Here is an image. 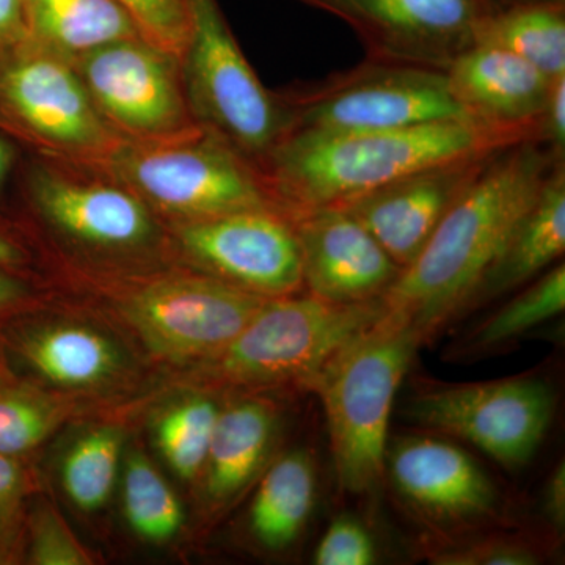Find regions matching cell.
<instances>
[{"instance_id": "cell-1", "label": "cell", "mask_w": 565, "mask_h": 565, "mask_svg": "<svg viewBox=\"0 0 565 565\" xmlns=\"http://www.w3.org/2000/svg\"><path fill=\"white\" fill-rule=\"evenodd\" d=\"M561 162L565 159L534 140L494 152L382 297L385 318L408 327L426 344L470 310L482 278Z\"/></svg>"}, {"instance_id": "cell-2", "label": "cell", "mask_w": 565, "mask_h": 565, "mask_svg": "<svg viewBox=\"0 0 565 565\" xmlns=\"http://www.w3.org/2000/svg\"><path fill=\"white\" fill-rule=\"evenodd\" d=\"M520 141L526 140L473 120L382 131L288 134L270 152L262 173L274 202L289 214L341 206L407 174Z\"/></svg>"}, {"instance_id": "cell-3", "label": "cell", "mask_w": 565, "mask_h": 565, "mask_svg": "<svg viewBox=\"0 0 565 565\" xmlns=\"http://www.w3.org/2000/svg\"><path fill=\"white\" fill-rule=\"evenodd\" d=\"M13 182L36 226L74 263L151 275L172 255L166 223L103 166L24 152Z\"/></svg>"}, {"instance_id": "cell-4", "label": "cell", "mask_w": 565, "mask_h": 565, "mask_svg": "<svg viewBox=\"0 0 565 565\" xmlns=\"http://www.w3.org/2000/svg\"><path fill=\"white\" fill-rule=\"evenodd\" d=\"M422 341L384 315L323 366L311 392L327 415L338 484L367 493L385 471L394 397Z\"/></svg>"}, {"instance_id": "cell-5", "label": "cell", "mask_w": 565, "mask_h": 565, "mask_svg": "<svg viewBox=\"0 0 565 565\" xmlns=\"http://www.w3.org/2000/svg\"><path fill=\"white\" fill-rule=\"evenodd\" d=\"M103 167L163 223L280 207L263 173L221 137L200 126L170 139L121 140Z\"/></svg>"}, {"instance_id": "cell-6", "label": "cell", "mask_w": 565, "mask_h": 565, "mask_svg": "<svg viewBox=\"0 0 565 565\" xmlns=\"http://www.w3.org/2000/svg\"><path fill=\"white\" fill-rule=\"evenodd\" d=\"M382 315V299L338 305L307 292L266 299L243 332L204 363L218 384L311 392L323 366Z\"/></svg>"}, {"instance_id": "cell-7", "label": "cell", "mask_w": 565, "mask_h": 565, "mask_svg": "<svg viewBox=\"0 0 565 565\" xmlns=\"http://www.w3.org/2000/svg\"><path fill=\"white\" fill-rule=\"evenodd\" d=\"M189 39L182 82L193 121L262 172L288 128L280 92L264 87L234 39L217 0H185Z\"/></svg>"}, {"instance_id": "cell-8", "label": "cell", "mask_w": 565, "mask_h": 565, "mask_svg": "<svg viewBox=\"0 0 565 565\" xmlns=\"http://www.w3.org/2000/svg\"><path fill=\"white\" fill-rule=\"evenodd\" d=\"M288 134H348L470 120L446 71L367 57L360 65L280 92ZM282 136V137H285Z\"/></svg>"}, {"instance_id": "cell-9", "label": "cell", "mask_w": 565, "mask_h": 565, "mask_svg": "<svg viewBox=\"0 0 565 565\" xmlns=\"http://www.w3.org/2000/svg\"><path fill=\"white\" fill-rule=\"evenodd\" d=\"M0 128L29 154L90 166H103L121 141L73 63L31 40L0 52Z\"/></svg>"}, {"instance_id": "cell-10", "label": "cell", "mask_w": 565, "mask_h": 565, "mask_svg": "<svg viewBox=\"0 0 565 565\" xmlns=\"http://www.w3.org/2000/svg\"><path fill=\"white\" fill-rule=\"evenodd\" d=\"M266 299L207 275L156 273L121 299V313L154 355L207 362L243 332Z\"/></svg>"}, {"instance_id": "cell-11", "label": "cell", "mask_w": 565, "mask_h": 565, "mask_svg": "<svg viewBox=\"0 0 565 565\" xmlns=\"http://www.w3.org/2000/svg\"><path fill=\"white\" fill-rule=\"evenodd\" d=\"M166 225L172 255L192 273L262 299L303 292L299 237L281 207Z\"/></svg>"}, {"instance_id": "cell-12", "label": "cell", "mask_w": 565, "mask_h": 565, "mask_svg": "<svg viewBox=\"0 0 565 565\" xmlns=\"http://www.w3.org/2000/svg\"><path fill=\"white\" fill-rule=\"evenodd\" d=\"M553 411L552 388L537 377L430 386L405 407L416 426L468 441L512 470L533 459Z\"/></svg>"}, {"instance_id": "cell-13", "label": "cell", "mask_w": 565, "mask_h": 565, "mask_svg": "<svg viewBox=\"0 0 565 565\" xmlns=\"http://www.w3.org/2000/svg\"><path fill=\"white\" fill-rule=\"evenodd\" d=\"M73 65L121 140L170 139L199 128L185 98L180 55L147 36L107 44Z\"/></svg>"}, {"instance_id": "cell-14", "label": "cell", "mask_w": 565, "mask_h": 565, "mask_svg": "<svg viewBox=\"0 0 565 565\" xmlns=\"http://www.w3.org/2000/svg\"><path fill=\"white\" fill-rule=\"evenodd\" d=\"M355 32L375 61L446 71L478 43L486 0H297Z\"/></svg>"}, {"instance_id": "cell-15", "label": "cell", "mask_w": 565, "mask_h": 565, "mask_svg": "<svg viewBox=\"0 0 565 565\" xmlns=\"http://www.w3.org/2000/svg\"><path fill=\"white\" fill-rule=\"evenodd\" d=\"M385 471L401 498L429 525L457 530L497 515V489L459 446L414 435L386 446Z\"/></svg>"}, {"instance_id": "cell-16", "label": "cell", "mask_w": 565, "mask_h": 565, "mask_svg": "<svg viewBox=\"0 0 565 565\" xmlns=\"http://www.w3.org/2000/svg\"><path fill=\"white\" fill-rule=\"evenodd\" d=\"M299 237L303 292L338 305L382 299L403 274L371 233L343 207L289 212Z\"/></svg>"}, {"instance_id": "cell-17", "label": "cell", "mask_w": 565, "mask_h": 565, "mask_svg": "<svg viewBox=\"0 0 565 565\" xmlns=\"http://www.w3.org/2000/svg\"><path fill=\"white\" fill-rule=\"evenodd\" d=\"M497 151L419 170L338 207L362 223L405 269L418 258L445 215Z\"/></svg>"}, {"instance_id": "cell-18", "label": "cell", "mask_w": 565, "mask_h": 565, "mask_svg": "<svg viewBox=\"0 0 565 565\" xmlns=\"http://www.w3.org/2000/svg\"><path fill=\"white\" fill-rule=\"evenodd\" d=\"M446 76L470 120L520 140L537 141L553 81L531 63L492 44L476 43L446 70Z\"/></svg>"}, {"instance_id": "cell-19", "label": "cell", "mask_w": 565, "mask_h": 565, "mask_svg": "<svg viewBox=\"0 0 565 565\" xmlns=\"http://www.w3.org/2000/svg\"><path fill=\"white\" fill-rule=\"evenodd\" d=\"M278 426L277 405L262 397H243L221 408L202 473L204 494L214 508L233 503L262 475Z\"/></svg>"}, {"instance_id": "cell-20", "label": "cell", "mask_w": 565, "mask_h": 565, "mask_svg": "<svg viewBox=\"0 0 565 565\" xmlns=\"http://www.w3.org/2000/svg\"><path fill=\"white\" fill-rule=\"evenodd\" d=\"M22 360L44 381L76 392L115 384L126 367L125 353L111 338L79 323H46L18 341Z\"/></svg>"}, {"instance_id": "cell-21", "label": "cell", "mask_w": 565, "mask_h": 565, "mask_svg": "<svg viewBox=\"0 0 565 565\" xmlns=\"http://www.w3.org/2000/svg\"><path fill=\"white\" fill-rule=\"evenodd\" d=\"M565 252V162L546 178L530 211L515 226L497 262L482 278L475 305L514 291L534 280Z\"/></svg>"}, {"instance_id": "cell-22", "label": "cell", "mask_w": 565, "mask_h": 565, "mask_svg": "<svg viewBox=\"0 0 565 565\" xmlns=\"http://www.w3.org/2000/svg\"><path fill=\"white\" fill-rule=\"evenodd\" d=\"M28 40L71 63L117 41L145 36L121 0H25Z\"/></svg>"}, {"instance_id": "cell-23", "label": "cell", "mask_w": 565, "mask_h": 565, "mask_svg": "<svg viewBox=\"0 0 565 565\" xmlns=\"http://www.w3.org/2000/svg\"><path fill=\"white\" fill-rule=\"evenodd\" d=\"M315 501L313 456L305 449L286 452L263 475L253 498L248 512L252 537L267 552H285L302 535Z\"/></svg>"}, {"instance_id": "cell-24", "label": "cell", "mask_w": 565, "mask_h": 565, "mask_svg": "<svg viewBox=\"0 0 565 565\" xmlns=\"http://www.w3.org/2000/svg\"><path fill=\"white\" fill-rule=\"evenodd\" d=\"M478 43L519 55L555 81L565 76V6H526L494 11Z\"/></svg>"}, {"instance_id": "cell-25", "label": "cell", "mask_w": 565, "mask_h": 565, "mask_svg": "<svg viewBox=\"0 0 565 565\" xmlns=\"http://www.w3.org/2000/svg\"><path fill=\"white\" fill-rule=\"evenodd\" d=\"M125 433L118 426H95L77 435L61 460V482L82 512L109 503L121 471Z\"/></svg>"}, {"instance_id": "cell-26", "label": "cell", "mask_w": 565, "mask_h": 565, "mask_svg": "<svg viewBox=\"0 0 565 565\" xmlns=\"http://www.w3.org/2000/svg\"><path fill=\"white\" fill-rule=\"evenodd\" d=\"M221 405L207 393H189L163 407L154 422L156 446L184 481L202 476Z\"/></svg>"}, {"instance_id": "cell-27", "label": "cell", "mask_w": 565, "mask_h": 565, "mask_svg": "<svg viewBox=\"0 0 565 565\" xmlns=\"http://www.w3.org/2000/svg\"><path fill=\"white\" fill-rule=\"evenodd\" d=\"M122 511L134 533L151 544H166L184 525V511L172 487L141 451L121 467Z\"/></svg>"}, {"instance_id": "cell-28", "label": "cell", "mask_w": 565, "mask_h": 565, "mask_svg": "<svg viewBox=\"0 0 565 565\" xmlns=\"http://www.w3.org/2000/svg\"><path fill=\"white\" fill-rule=\"evenodd\" d=\"M565 308L564 263L550 269L525 291L482 322L468 338V351H486L508 344L534 327L563 313Z\"/></svg>"}, {"instance_id": "cell-29", "label": "cell", "mask_w": 565, "mask_h": 565, "mask_svg": "<svg viewBox=\"0 0 565 565\" xmlns=\"http://www.w3.org/2000/svg\"><path fill=\"white\" fill-rule=\"evenodd\" d=\"M71 414L66 401L24 385H0V455L18 457L51 437Z\"/></svg>"}, {"instance_id": "cell-30", "label": "cell", "mask_w": 565, "mask_h": 565, "mask_svg": "<svg viewBox=\"0 0 565 565\" xmlns=\"http://www.w3.org/2000/svg\"><path fill=\"white\" fill-rule=\"evenodd\" d=\"M542 553L522 535H487L430 556L437 565H535L542 563Z\"/></svg>"}, {"instance_id": "cell-31", "label": "cell", "mask_w": 565, "mask_h": 565, "mask_svg": "<svg viewBox=\"0 0 565 565\" xmlns=\"http://www.w3.org/2000/svg\"><path fill=\"white\" fill-rule=\"evenodd\" d=\"M31 559L39 565H90L93 559L51 505L35 509L31 522Z\"/></svg>"}, {"instance_id": "cell-32", "label": "cell", "mask_w": 565, "mask_h": 565, "mask_svg": "<svg viewBox=\"0 0 565 565\" xmlns=\"http://www.w3.org/2000/svg\"><path fill=\"white\" fill-rule=\"evenodd\" d=\"M152 43L180 55L189 39V11L185 0H121Z\"/></svg>"}, {"instance_id": "cell-33", "label": "cell", "mask_w": 565, "mask_h": 565, "mask_svg": "<svg viewBox=\"0 0 565 565\" xmlns=\"http://www.w3.org/2000/svg\"><path fill=\"white\" fill-rule=\"evenodd\" d=\"M375 545L366 527L351 515H340L330 523L318 548V565H370L375 563Z\"/></svg>"}, {"instance_id": "cell-34", "label": "cell", "mask_w": 565, "mask_h": 565, "mask_svg": "<svg viewBox=\"0 0 565 565\" xmlns=\"http://www.w3.org/2000/svg\"><path fill=\"white\" fill-rule=\"evenodd\" d=\"M28 493V478L17 457L0 455V559L10 552L18 533Z\"/></svg>"}, {"instance_id": "cell-35", "label": "cell", "mask_w": 565, "mask_h": 565, "mask_svg": "<svg viewBox=\"0 0 565 565\" xmlns=\"http://www.w3.org/2000/svg\"><path fill=\"white\" fill-rule=\"evenodd\" d=\"M537 141L556 158L565 159V76L553 81L537 126Z\"/></svg>"}, {"instance_id": "cell-36", "label": "cell", "mask_w": 565, "mask_h": 565, "mask_svg": "<svg viewBox=\"0 0 565 565\" xmlns=\"http://www.w3.org/2000/svg\"><path fill=\"white\" fill-rule=\"evenodd\" d=\"M28 40L25 0H0V52Z\"/></svg>"}, {"instance_id": "cell-37", "label": "cell", "mask_w": 565, "mask_h": 565, "mask_svg": "<svg viewBox=\"0 0 565 565\" xmlns=\"http://www.w3.org/2000/svg\"><path fill=\"white\" fill-rule=\"evenodd\" d=\"M544 511L553 525L561 530L565 523V467L561 462L550 476L545 490Z\"/></svg>"}, {"instance_id": "cell-38", "label": "cell", "mask_w": 565, "mask_h": 565, "mask_svg": "<svg viewBox=\"0 0 565 565\" xmlns=\"http://www.w3.org/2000/svg\"><path fill=\"white\" fill-rule=\"evenodd\" d=\"M22 156L24 151L20 145L0 128V196L7 191L10 182H13Z\"/></svg>"}, {"instance_id": "cell-39", "label": "cell", "mask_w": 565, "mask_h": 565, "mask_svg": "<svg viewBox=\"0 0 565 565\" xmlns=\"http://www.w3.org/2000/svg\"><path fill=\"white\" fill-rule=\"evenodd\" d=\"M28 297H31V286L28 281L9 269H0V311L21 303Z\"/></svg>"}, {"instance_id": "cell-40", "label": "cell", "mask_w": 565, "mask_h": 565, "mask_svg": "<svg viewBox=\"0 0 565 565\" xmlns=\"http://www.w3.org/2000/svg\"><path fill=\"white\" fill-rule=\"evenodd\" d=\"M31 262V253L18 241L0 233V269H18Z\"/></svg>"}, {"instance_id": "cell-41", "label": "cell", "mask_w": 565, "mask_h": 565, "mask_svg": "<svg viewBox=\"0 0 565 565\" xmlns=\"http://www.w3.org/2000/svg\"><path fill=\"white\" fill-rule=\"evenodd\" d=\"M490 11L514 9L526 6H565V0H486Z\"/></svg>"}]
</instances>
